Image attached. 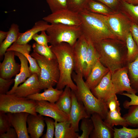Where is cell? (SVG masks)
Instances as JSON below:
<instances>
[{"mask_svg":"<svg viewBox=\"0 0 138 138\" xmlns=\"http://www.w3.org/2000/svg\"><path fill=\"white\" fill-rule=\"evenodd\" d=\"M99 55V60L112 73L127 65L125 42L117 39H106L93 43Z\"/></svg>","mask_w":138,"mask_h":138,"instance_id":"6da1fadb","label":"cell"},{"mask_svg":"<svg viewBox=\"0 0 138 138\" xmlns=\"http://www.w3.org/2000/svg\"><path fill=\"white\" fill-rule=\"evenodd\" d=\"M51 45V49L57 61L60 72V79L56 88L63 90L68 86L72 90H76L77 86L73 82L72 76L75 67L72 47L66 42Z\"/></svg>","mask_w":138,"mask_h":138,"instance_id":"7a4b0ae2","label":"cell"},{"mask_svg":"<svg viewBox=\"0 0 138 138\" xmlns=\"http://www.w3.org/2000/svg\"><path fill=\"white\" fill-rule=\"evenodd\" d=\"M82 35L93 43L106 39H117L98 14L85 9L78 13Z\"/></svg>","mask_w":138,"mask_h":138,"instance_id":"3957f363","label":"cell"},{"mask_svg":"<svg viewBox=\"0 0 138 138\" xmlns=\"http://www.w3.org/2000/svg\"><path fill=\"white\" fill-rule=\"evenodd\" d=\"M72 76L77 86L76 90L74 91L76 96L78 100L83 103L88 114L91 116L97 113L104 120L109 110L107 103L94 96L86 84L83 75L73 72Z\"/></svg>","mask_w":138,"mask_h":138,"instance_id":"277c9868","label":"cell"},{"mask_svg":"<svg viewBox=\"0 0 138 138\" xmlns=\"http://www.w3.org/2000/svg\"><path fill=\"white\" fill-rule=\"evenodd\" d=\"M31 56L36 60L41 70L38 80L42 89L53 87L58 83L60 72L56 58L49 60L33 52Z\"/></svg>","mask_w":138,"mask_h":138,"instance_id":"5b68a950","label":"cell"},{"mask_svg":"<svg viewBox=\"0 0 138 138\" xmlns=\"http://www.w3.org/2000/svg\"><path fill=\"white\" fill-rule=\"evenodd\" d=\"M46 31L48 36L49 43L53 45L66 42L72 47L82 35L80 26L60 24H51Z\"/></svg>","mask_w":138,"mask_h":138,"instance_id":"8992f818","label":"cell"},{"mask_svg":"<svg viewBox=\"0 0 138 138\" xmlns=\"http://www.w3.org/2000/svg\"><path fill=\"white\" fill-rule=\"evenodd\" d=\"M36 101L14 94L0 95V111L4 113L22 112L37 115Z\"/></svg>","mask_w":138,"mask_h":138,"instance_id":"52a82bcc","label":"cell"},{"mask_svg":"<svg viewBox=\"0 0 138 138\" xmlns=\"http://www.w3.org/2000/svg\"><path fill=\"white\" fill-rule=\"evenodd\" d=\"M98 14L116 38L125 42L126 36L130 32L131 23L129 19L121 13Z\"/></svg>","mask_w":138,"mask_h":138,"instance_id":"ba28073f","label":"cell"},{"mask_svg":"<svg viewBox=\"0 0 138 138\" xmlns=\"http://www.w3.org/2000/svg\"><path fill=\"white\" fill-rule=\"evenodd\" d=\"M51 24H60L72 26H80L81 21L78 13L67 8L58 10L43 18Z\"/></svg>","mask_w":138,"mask_h":138,"instance_id":"9c48e42d","label":"cell"},{"mask_svg":"<svg viewBox=\"0 0 138 138\" xmlns=\"http://www.w3.org/2000/svg\"><path fill=\"white\" fill-rule=\"evenodd\" d=\"M88 41L82 35L72 47L75 63L74 71L84 76L88 47Z\"/></svg>","mask_w":138,"mask_h":138,"instance_id":"30bf717a","label":"cell"},{"mask_svg":"<svg viewBox=\"0 0 138 138\" xmlns=\"http://www.w3.org/2000/svg\"><path fill=\"white\" fill-rule=\"evenodd\" d=\"M36 111L39 114L61 122L69 120V115L62 111L55 103L45 101H36Z\"/></svg>","mask_w":138,"mask_h":138,"instance_id":"8fae6325","label":"cell"},{"mask_svg":"<svg viewBox=\"0 0 138 138\" xmlns=\"http://www.w3.org/2000/svg\"><path fill=\"white\" fill-rule=\"evenodd\" d=\"M111 73L109 71L103 77L98 85L91 90L96 98L106 103L117 94L111 80Z\"/></svg>","mask_w":138,"mask_h":138,"instance_id":"7c38bea8","label":"cell"},{"mask_svg":"<svg viewBox=\"0 0 138 138\" xmlns=\"http://www.w3.org/2000/svg\"><path fill=\"white\" fill-rule=\"evenodd\" d=\"M111 79L117 94H121L124 91L129 94L137 93L131 86L127 65L112 73Z\"/></svg>","mask_w":138,"mask_h":138,"instance_id":"4fadbf2b","label":"cell"},{"mask_svg":"<svg viewBox=\"0 0 138 138\" xmlns=\"http://www.w3.org/2000/svg\"><path fill=\"white\" fill-rule=\"evenodd\" d=\"M15 56V51H8L6 52L3 61L0 63V77L10 79L19 73L20 64L16 62Z\"/></svg>","mask_w":138,"mask_h":138,"instance_id":"5bb4252c","label":"cell"},{"mask_svg":"<svg viewBox=\"0 0 138 138\" xmlns=\"http://www.w3.org/2000/svg\"><path fill=\"white\" fill-rule=\"evenodd\" d=\"M72 103L69 114V120L76 132L78 131L79 123L81 120L90 118L83 103L78 101L74 91L72 90Z\"/></svg>","mask_w":138,"mask_h":138,"instance_id":"9a60e30c","label":"cell"},{"mask_svg":"<svg viewBox=\"0 0 138 138\" xmlns=\"http://www.w3.org/2000/svg\"><path fill=\"white\" fill-rule=\"evenodd\" d=\"M37 74L34 73L22 84L18 86L13 94L18 97L27 96L40 93L42 90Z\"/></svg>","mask_w":138,"mask_h":138,"instance_id":"2e32d148","label":"cell"},{"mask_svg":"<svg viewBox=\"0 0 138 138\" xmlns=\"http://www.w3.org/2000/svg\"><path fill=\"white\" fill-rule=\"evenodd\" d=\"M29 113L25 112L7 113L11 126L16 130L18 138H29L26 123Z\"/></svg>","mask_w":138,"mask_h":138,"instance_id":"e0dca14e","label":"cell"},{"mask_svg":"<svg viewBox=\"0 0 138 138\" xmlns=\"http://www.w3.org/2000/svg\"><path fill=\"white\" fill-rule=\"evenodd\" d=\"M90 118L93 123L94 129L89 138H113L114 129L106 124L100 115L94 113Z\"/></svg>","mask_w":138,"mask_h":138,"instance_id":"ac0fdd59","label":"cell"},{"mask_svg":"<svg viewBox=\"0 0 138 138\" xmlns=\"http://www.w3.org/2000/svg\"><path fill=\"white\" fill-rule=\"evenodd\" d=\"M44 118L40 114H29L27 120V131L31 138H39L42 135L45 126Z\"/></svg>","mask_w":138,"mask_h":138,"instance_id":"d6986e66","label":"cell"},{"mask_svg":"<svg viewBox=\"0 0 138 138\" xmlns=\"http://www.w3.org/2000/svg\"><path fill=\"white\" fill-rule=\"evenodd\" d=\"M15 56L19 58L20 62V72L15 77L14 84L12 89L7 93V94H13L18 86L21 83L24 82L27 78L29 77L32 74L28 66V61L26 57L21 53L15 51Z\"/></svg>","mask_w":138,"mask_h":138,"instance_id":"ffe728a7","label":"cell"},{"mask_svg":"<svg viewBox=\"0 0 138 138\" xmlns=\"http://www.w3.org/2000/svg\"><path fill=\"white\" fill-rule=\"evenodd\" d=\"M31 46L28 43L23 45L19 44L16 42L13 43L7 51H13L19 52L26 57L29 63V69L32 74L36 73L38 76L40 75L41 70L36 60L30 54Z\"/></svg>","mask_w":138,"mask_h":138,"instance_id":"44dd1931","label":"cell"},{"mask_svg":"<svg viewBox=\"0 0 138 138\" xmlns=\"http://www.w3.org/2000/svg\"><path fill=\"white\" fill-rule=\"evenodd\" d=\"M109 71V69L104 66L98 60L86 79L85 82L86 84L91 90L98 85Z\"/></svg>","mask_w":138,"mask_h":138,"instance_id":"7402d4cb","label":"cell"},{"mask_svg":"<svg viewBox=\"0 0 138 138\" xmlns=\"http://www.w3.org/2000/svg\"><path fill=\"white\" fill-rule=\"evenodd\" d=\"M51 26L45 21L40 20L36 22L33 27L30 29L23 33H21L16 42L18 44H25L32 39L33 36L40 31H46Z\"/></svg>","mask_w":138,"mask_h":138,"instance_id":"603a6c76","label":"cell"},{"mask_svg":"<svg viewBox=\"0 0 138 138\" xmlns=\"http://www.w3.org/2000/svg\"><path fill=\"white\" fill-rule=\"evenodd\" d=\"M54 125L55 138H78L80 136L69 120L61 122L54 121Z\"/></svg>","mask_w":138,"mask_h":138,"instance_id":"cb8c5ba5","label":"cell"},{"mask_svg":"<svg viewBox=\"0 0 138 138\" xmlns=\"http://www.w3.org/2000/svg\"><path fill=\"white\" fill-rule=\"evenodd\" d=\"M63 90H59L53 87L44 89L42 93H37L27 96L26 98L36 101H45L55 103L63 91Z\"/></svg>","mask_w":138,"mask_h":138,"instance_id":"d4e9b609","label":"cell"},{"mask_svg":"<svg viewBox=\"0 0 138 138\" xmlns=\"http://www.w3.org/2000/svg\"><path fill=\"white\" fill-rule=\"evenodd\" d=\"M8 35L0 45V56L4 55L7 49L12 44L16 42L21 33L19 32L18 26L13 23L10 26Z\"/></svg>","mask_w":138,"mask_h":138,"instance_id":"484cf974","label":"cell"},{"mask_svg":"<svg viewBox=\"0 0 138 138\" xmlns=\"http://www.w3.org/2000/svg\"><path fill=\"white\" fill-rule=\"evenodd\" d=\"M88 41V44L86 61V68L83 76L86 79L99 58V54L93 43L90 41Z\"/></svg>","mask_w":138,"mask_h":138,"instance_id":"4316f807","label":"cell"},{"mask_svg":"<svg viewBox=\"0 0 138 138\" xmlns=\"http://www.w3.org/2000/svg\"><path fill=\"white\" fill-rule=\"evenodd\" d=\"M120 109L121 108L113 110H109L105 118L103 120L105 123L112 128L114 125L128 126L126 120L121 116Z\"/></svg>","mask_w":138,"mask_h":138,"instance_id":"83f0119b","label":"cell"},{"mask_svg":"<svg viewBox=\"0 0 138 138\" xmlns=\"http://www.w3.org/2000/svg\"><path fill=\"white\" fill-rule=\"evenodd\" d=\"M72 103V90L70 87L66 86L56 103L62 111L69 115Z\"/></svg>","mask_w":138,"mask_h":138,"instance_id":"f1b7e54d","label":"cell"},{"mask_svg":"<svg viewBox=\"0 0 138 138\" xmlns=\"http://www.w3.org/2000/svg\"><path fill=\"white\" fill-rule=\"evenodd\" d=\"M131 86L138 93V55L132 62L127 65Z\"/></svg>","mask_w":138,"mask_h":138,"instance_id":"f546056e","label":"cell"},{"mask_svg":"<svg viewBox=\"0 0 138 138\" xmlns=\"http://www.w3.org/2000/svg\"><path fill=\"white\" fill-rule=\"evenodd\" d=\"M125 42L127 49L128 64L134 61L138 55V47L130 32L126 36Z\"/></svg>","mask_w":138,"mask_h":138,"instance_id":"4dcf8cb0","label":"cell"},{"mask_svg":"<svg viewBox=\"0 0 138 138\" xmlns=\"http://www.w3.org/2000/svg\"><path fill=\"white\" fill-rule=\"evenodd\" d=\"M85 9L92 13L105 15L110 14V12L108 7L95 0H88Z\"/></svg>","mask_w":138,"mask_h":138,"instance_id":"1f68e13d","label":"cell"},{"mask_svg":"<svg viewBox=\"0 0 138 138\" xmlns=\"http://www.w3.org/2000/svg\"><path fill=\"white\" fill-rule=\"evenodd\" d=\"M123 127L120 128H114V138L138 137V128L132 129Z\"/></svg>","mask_w":138,"mask_h":138,"instance_id":"d6a6232c","label":"cell"},{"mask_svg":"<svg viewBox=\"0 0 138 138\" xmlns=\"http://www.w3.org/2000/svg\"><path fill=\"white\" fill-rule=\"evenodd\" d=\"M128 112L123 117L128 125L138 128V105H133L128 108Z\"/></svg>","mask_w":138,"mask_h":138,"instance_id":"836d02e7","label":"cell"},{"mask_svg":"<svg viewBox=\"0 0 138 138\" xmlns=\"http://www.w3.org/2000/svg\"><path fill=\"white\" fill-rule=\"evenodd\" d=\"M32 47L33 52L44 56L49 60L56 58L51 49V45L46 47L35 42L33 44Z\"/></svg>","mask_w":138,"mask_h":138,"instance_id":"e575fe53","label":"cell"},{"mask_svg":"<svg viewBox=\"0 0 138 138\" xmlns=\"http://www.w3.org/2000/svg\"><path fill=\"white\" fill-rule=\"evenodd\" d=\"M94 129L93 121L90 118H85L82 119L80 129L82 134L78 138H89Z\"/></svg>","mask_w":138,"mask_h":138,"instance_id":"d590c367","label":"cell"},{"mask_svg":"<svg viewBox=\"0 0 138 138\" xmlns=\"http://www.w3.org/2000/svg\"><path fill=\"white\" fill-rule=\"evenodd\" d=\"M120 3L132 18L138 23V5L129 3L123 0H121Z\"/></svg>","mask_w":138,"mask_h":138,"instance_id":"8d00e7d4","label":"cell"},{"mask_svg":"<svg viewBox=\"0 0 138 138\" xmlns=\"http://www.w3.org/2000/svg\"><path fill=\"white\" fill-rule=\"evenodd\" d=\"M88 0H67V9L78 13L85 9Z\"/></svg>","mask_w":138,"mask_h":138,"instance_id":"74e56055","label":"cell"},{"mask_svg":"<svg viewBox=\"0 0 138 138\" xmlns=\"http://www.w3.org/2000/svg\"><path fill=\"white\" fill-rule=\"evenodd\" d=\"M52 13L67 8V0H45Z\"/></svg>","mask_w":138,"mask_h":138,"instance_id":"f35d334b","label":"cell"},{"mask_svg":"<svg viewBox=\"0 0 138 138\" xmlns=\"http://www.w3.org/2000/svg\"><path fill=\"white\" fill-rule=\"evenodd\" d=\"M44 121L47 126V131L42 138H53L54 134V121L51 118H44Z\"/></svg>","mask_w":138,"mask_h":138,"instance_id":"ab89813d","label":"cell"},{"mask_svg":"<svg viewBox=\"0 0 138 138\" xmlns=\"http://www.w3.org/2000/svg\"><path fill=\"white\" fill-rule=\"evenodd\" d=\"M11 126L7 114L0 112V134L5 132Z\"/></svg>","mask_w":138,"mask_h":138,"instance_id":"60d3db41","label":"cell"},{"mask_svg":"<svg viewBox=\"0 0 138 138\" xmlns=\"http://www.w3.org/2000/svg\"><path fill=\"white\" fill-rule=\"evenodd\" d=\"M46 31H41L40 34H39L38 33L34 35L32 37V39L34 40L38 43L46 47H48V43H49L48 36L46 34Z\"/></svg>","mask_w":138,"mask_h":138,"instance_id":"b9f144b4","label":"cell"},{"mask_svg":"<svg viewBox=\"0 0 138 138\" xmlns=\"http://www.w3.org/2000/svg\"><path fill=\"white\" fill-rule=\"evenodd\" d=\"M14 82V79L0 77V95L6 94L11 85Z\"/></svg>","mask_w":138,"mask_h":138,"instance_id":"7bdbcfd3","label":"cell"},{"mask_svg":"<svg viewBox=\"0 0 138 138\" xmlns=\"http://www.w3.org/2000/svg\"><path fill=\"white\" fill-rule=\"evenodd\" d=\"M120 94L127 96L130 99V101H125L123 103V106L124 108L128 109L130 106L133 105H138V96L135 94H129L122 93Z\"/></svg>","mask_w":138,"mask_h":138,"instance_id":"ee69618b","label":"cell"},{"mask_svg":"<svg viewBox=\"0 0 138 138\" xmlns=\"http://www.w3.org/2000/svg\"><path fill=\"white\" fill-rule=\"evenodd\" d=\"M0 138H17L18 136L15 129L10 127L5 132L0 134Z\"/></svg>","mask_w":138,"mask_h":138,"instance_id":"f6af8a7d","label":"cell"},{"mask_svg":"<svg viewBox=\"0 0 138 138\" xmlns=\"http://www.w3.org/2000/svg\"><path fill=\"white\" fill-rule=\"evenodd\" d=\"M130 32L138 47V25L134 22L131 23L130 28Z\"/></svg>","mask_w":138,"mask_h":138,"instance_id":"bcb514c9","label":"cell"},{"mask_svg":"<svg viewBox=\"0 0 138 138\" xmlns=\"http://www.w3.org/2000/svg\"><path fill=\"white\" fill-rule=\"evenodd\" d=\"M111 8L117 7L120 3L121 0H95Z\"/></svg>","mask_w":138,"mask_h":138,"instance_id":"7dc6e473","label":"cell"},{"mask_svg":"<svg viewBox=\"0 0 138 138\" xmlns=\"http://www.w3.org/2000/svg\"><path fill=\"white\" fill-rule=\"evenodd\" d=\"M8 33V31H0V44H1L6 37Z\"/></svg>","mask_w":138,"mask_h":138,"instance_id":"c3c4849f","label":"cell"},{"mask_svg":"<svg viewBox=\"0 0 138 138\" xmlns=\"http://www.w3.org/2000/svg\"><path fill=\"white\" fill-rule=\"evenodd\" d=\"M127 3L135 5H138V0H123Z\"/></svg>","mask_w":138,"mask_h":138,"instance_id":"681fc988","label":"cell"}]
</instances>
